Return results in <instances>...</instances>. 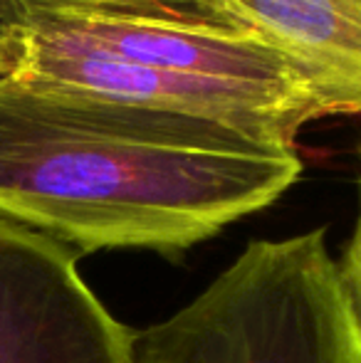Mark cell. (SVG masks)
<instances>
[{
  "instance_id": "cell-1",
  "label": "cell",
  "mask_w": 361,
  "mask_h": 363,
  "mask_svg": "<svg viewBox=\"0 0 361 363\" xmlns=\"http://www.w3.org/2000/svg\"><path fill=\"white\" fill-rule=\"evenodd\" d=\"M299 176L294 146L228 121L0 77V218L74 252H183Z\"/></svg>"
},
{
  "instance_id": "cell-2",
  "label": "cell",
  "mask_w": 361,
  "mask_h": 363,
  "mask_svg": "<svg viewBox=\"0 0 361 363\" xmlns=\"http://www.w3.org/2000/svg\"><path fill=\"white\" fill-rule=\"evenodd\" d=\"M129 363H361L327 233L248 245L191 304L134 331Z\"/></svg>"
},
{
  "instance_id": "cell-3",
  "label": "cell",
  "mask_w": 361,
  "mask_h": 363,
  "mask_svg": "<svg viewBox=\"0 0 361 363\" xmlns=\"http://www.w3.org/2000/svg\"><path fill=\"white\" fill-rule=\"evenodd\" d=\"M0 18L174 72L322 104L307 82L216 0H0Z\"/></svg>"
},
{
  "instance_id": "cell-4",
  "label": "cell",
  "mask_w": 361,
  "mask_h": 363,
  "mask_svg": "<svg viewBox=\"0 0 361 363\" xmlns=\"http://www.w3.org/2000/svg\"><path fill=\"white\" fill-rule=\"evenodd\" d=\"M0 77L146 109L221 119L289 146L302 126L322 119L319 109L304 101L238 82L131 62L10 18H0Z\"/></svg>"
},
{
  "instance_id": "cell-5",
  "label": "cell",
  "mask_w": 361,
  "mask_h": 363,
  "mask_svg": "<svg viewBox=\"0 0 361 363\" xmlns=\"http://www.w3.org/2000/svg\"><path fill=\"white\" fill-rule=\"evenodd\" d=\"M131 334L72 247L0 218V363H129Z\"/></svg>"
},
{
  "instance_id": "cell-6",
  "label": "cell",
  "mask_w": 361,
  "mask_h": 363,
  "mask_svg": "<svg viewBox=\"0 0 361 363\" xmlns=\"http://www.w3.org/2000/svg\"><path fill=\"white\" fill-rule=\"evenodd\" d=\"M312 89L327 116L361 114V0H216Z\"/></svg>"
},
{
  "instance_id": "cell-7",
  "label": "cell",
  "mask_w": 361,
  "mask_h": 363,
  "mask_svg": "<svg viewBox=\"0 0 361 363\" xmlns=\"http://www.w3.org/2000/svg\"><path fill=\"white\" fill-rule=\"evenodd\" d=\"M337 264H339V274H342V284L347 289L349 304H352V311L357 316V324L361 331V206H359L354 233L342 255V262Z\"/></svg>"
},
{
  "instance_id": "cell-8",
  "label": "cell",
  "mask_w": 361,
  "mask_h": 363,
  "mask_svg": "<svg viewBox=\"0 0 361 363\" xmlns=\"http://www.w3.org/2000/svg\"><path fill=\"white\" fill-rule=\"evenodd\" d=\"M359 158H361V146H359Z\"/></svg>"
}]
</instances>
